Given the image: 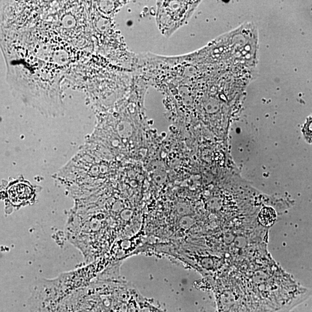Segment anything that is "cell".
<instances>
[{"instance_id":"cell-3","label":"cell","mask_w":312,"mask_h":312,"mask_svg":"<svg viewBox=\"0 0 312 312\" xmlns=\"http://www.w3.org/2000/svg\"><path fill=\"white\" fill-rule=\"evenodd\" d=\"M303 132L306 140L312 143V117H310L308 120L306 124L305 125Z\"/></svg>"},{"instance_id":"cell-1","label":"cell","mask_w":312,"mask_h":312,"mask_svg":"<svg viewBox=\"0 0 312 312\" xmlns=\"http://www.w3.org/2000/svg\"><path fill=\"white\" fill-rule=\"evenodd\" d=\"M198 2H160L158 7L157 21L165 36H170L191 17Z\"/></svg>"},{"instance_id":"cell-2","label":"cell","mask_w":312,"mask_h":312,"mask_svg":"<svg viewBox=\"0 0 312 312\" xmlns=\"http://www.w3.org/2000/svg\"><path fill=\"white\" fill-rule=\"evenodd\" d=\"M276 213L274 208L270 207L263 208L260 211L258 218L259 222L265 227L273 225L276 219Z\"/></svg>"}]
</instances>
